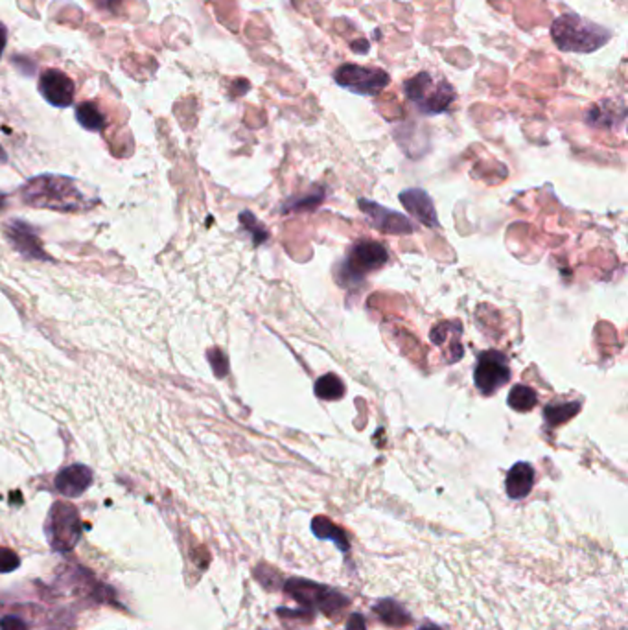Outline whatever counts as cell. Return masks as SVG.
Instances as JSON below:
<instances>
[{"label": "cell", "mask_w": 628, "mask_h": 630, "mask_svg": "<svg viewBox=\"0 0 628 630\" xmlns=\"http://www.w3.org/2000/svg\"><path fill=\"white\" fill-rule=\"evenodd\" d=\"M21 197L28 206L56 210V213H81L96 205L83 194L76 181L65 176L43 174L26 181Z\"/></svg>", "instance_id": "1"}, {"label": "cell", "mask_w": 628, "mask_h": 630, "mask_svg": "<svg viewBox=\"0 0 628 630\" xmlns=\"http://www.w3.org/2000/svg\"><path fill=\"white\" fill-rule=\"evenodd\" d=\"M551 37L562 52L590 54L608 43L612 32L577 14H564L551 24Z\"/></svg>", "instance_id": "2"}, {"label": "cell", "mask_w": 628, "mask_h": 630, "mask_svg": "<svg viewBox=\"0 0 628 630\" xmlns=\"http://www.w3.org/2000/svg\"><path fill=\"white\" fill-rule=\"evenodd\" d=\"M387 262L389 253L382 243L374 240H360L350 247L347 259L336 266L333 277H336L341 288H354L360 286L369 273L382 269Z\"/></svg>", "instance_id": "3"}, {"label": "cell", "mask_w": 628, "mask_h": 630, "mask_svg": "<svg viewBox=\"0 0 628 630\" xmlns=\"http://www.w3.org/2000/svg\"><path fill=\"white\" fill-rule=\"evenodd\" d=\"M405 96L424 114H441L450 109L455 100V89L446 79H437L428 72H421L405 81Z\"/></svg>", "instance_id": "4"}, {"label": "cell", "mask_w": 628, "mask_h": 630, "mask_svg": "<svg viewBox=\"0 0 628 630\" xmlns=\"http://www.w3.org/2000/svg\"><path fill=\"white\" fill-rule=\"evenodd\" d=\"M286 594L308 610H319L330 617L341 614L350 605L349 598L336 588L317 584L308 579H289L286 582Z\"/></svg>", "instance_id": "5"}, {"label": "cell", "mask_w": 628, "mask_h": 630, "mask_svg": "<svg viewBox=\"0 0 628 630\" xmlns=\"http://www.w3.org/2000/svg\"><path fill=\"white\" fill-rule=\"evenodd\" d=\"M45 533L54 552H72L81 536V518L77 509L67 501H56L49 513Z\"/></svg>", "instance_id": "6"}, {"label": "cell", "mask_w": 628, "mask_h": 630, "mask_svg": "<svg viewBox=\"0 0 628 630\" xmlns=\"http://www.w3.org/2000/svg\"><path fill=\"white\" fill-rule=\"evenodd\" d=\"M511 382V365L504 352L485 351L478 356L474 384L483 397H492Z\"/></svg>", "instance_id": "7"}, {"label": "cell", "mask_w": 628, "mask_h": 630, "mask_svg": "<svg viewBox=\"0 0 628 630\" xmlns=\"http://www.w3.org/2000/svg\"><path fill=\"white\" fill-rule=\"evenodd\" d=\"M336 81L343 89H349L356 95L376 96L389 86V74L380 68H369L361 65H343L336 70Z\"/></svg>", "instance_id": "8"}, {"label": "cell", "mask_w": 628, "mask_h": 630, "mask_svg": "<svg viewBox=\"0 0 628 630\" xmlns=\"http://www.w3.org/2000/svg\"><path fill=\"white\" fill-rule=\"evenodd\" d=\"M358 205L361 208V213L369 218V222L384 234L405 236V234L414 233V225L411 224V220H407V216L396 213V210H391L380 203L369 201L365 197L360 199Z\"/></svg>", "instance_id": "9"}, {"label": "cell", "mask_w": 628, "mask_h": 630, "mask_svg": "<svg viewBox=\"0 0 628 630\" xmlns=\"http://www.w3.org/2000/svg\"><path fill=\"white\" fill-rule=\"evenodd\" d=\"M39 93L54 107H70L76 96V86L63 70L47 68L39 76Z\"/></svg>", "instance_id": "10"}, {"label": "cell", "mask_w": 628, "mask_h": 630, "mask_svg": "<svg viewBox=\"0 0 628 630\" xmlns=\"http://www.w3.org/2000/svg\"><path fill=\"white\" fill-rule=\"evenodd\" d=\"M5 234L12 247L21 253L24 259H33V260H50L47 255V251L41 245V240L32 225L21 220H12L5 225Z\"/></svg>", "instance_id": "11"}, {"label": "cell", "mask_w": 628, "mask_h": 630, "mask_svg": "<svg viewBox=\"0 0 628 630\" xmlns=\"http://www.w3.org/2000/svg\"><path fill=\"white\" fill-rule=\"evenodd\" d=\"M400 203L411 216H414L418 222H423L430 229H439V218L437 210L433 205V199L430 194L423 188H407L400 192Z\"/></svg>", "instance_id": "12"}, {"label": "cell", "mask_w": 628, "mask_h": 630, "mask_svg": "<svg viewBox=\"0 0 628 630\" xmlns=\"http://www.w3.org/2000/svg\"><path fill=\"white\" fill-rule=\"evenodd\" d=\"M93 483V470L86 465H70L56 476V488L67 498H77Z\"/></svg>", "instance_id": "13"}, {"label": "cell", "mask_w": 628, "mask_h": 630, "mask_svg": "<svg viewBox=\"0 0 628 630\" xmlns=\"http://www.w3.org/2000/svg\"><path fill=\"white\" fill-rule=\"evenodd\" d=\"M532 485H534V469L529 463H525V461H520V463H516L507 472L505 488L511 499H523L532 490Z\"/></svg>", "instance_id": "14"}, {"label": "cell", "mask_w": 628, "mask_h": 630, "mask_svg": "<svg viewBox=\"0 0 628 630\" xmlns=\"http://www.w3.org/2000/svg\"><path fill=\"white\" fill-rule=\"evenodd\" d=\"M312 531L321 540H332L333 543L338 545V550L343 552V553H347L350 550L347 533L340 525H336L332 520H328L326 516H315L312 520Z\"/></svg>", "instance_id": "15"}, {"label": "cell", "mask_w": 628, "mask_h": 630, "mask_svg": "<svg viewBox=\"0 0 628 630\" xmlns=\"http://www.w3.org/2000/svg\"><path fill=\"white\" fill-rule=\"evenodd\" d=\"M374 612L389 626H405L411 623L409 612L393 599H382L374 605Z\"/></svg>", "instance_id": "16"}, {"label": "cell", "mask_w": 628, "mask_h": 630, "mask_svg": "<svg viewBox=\"0 0 628 630\" xmlns=\"http://www.w3.org/2000/svg\"><path fill=\"white\" fill-rule=\"evenodd\" d=\"M76 120L79 122V125H81L83 130L95 132V133L102 132L107 125L105 114L93 102H83V104H79L76 107Z\"/></svg>", "instance_id": "17"}, {"label": "cell", "mask_w": 628, "mask_h": 630, "mask_svg": "<svg viewBox=\"0 0 628 630\" xmlns=\"http://www.w3.org/2000/svg\"><path fill=\"white\" fill-rule=\"evenodd\" d=\"M582 409L580 402H562V404H548L543 407V418H546V425L551 428H557L568 420H571L575 415H578Z\"/></svg>", "instance_id": "18"}, {"label": "cell", "mask_w": 628, "mask_h": 630, "mask_svg": "<svg viewBox=\"0 0 628 630\" xmlns=\"http://www.w3.org/2000/svg\"><path fill=\"white\" fill-rule=\"evenodd\" d=\"M315 397L321 400H341L345 397V384L340 376L336 374H324L315 382Z\"/></svg>", "instance_id": "19"}, {"label": "cell", "mask_w": 628, "mask_h": 630, "mask_svg": "<svg viewBox=\"0 0 628 630\" xmlns=\"http://www.w3.org/2000/svg\"><path fill=\"white\" fill-rule=\"evenodd\" d=\"M507 404L511 409L518 411V413H527L531 409L536 407L538 404V395L534 389H531L529 386H523V384H516L509 397H507Z\"/></svg>", "instance_id": "20"}, {"label": "cell", "mask_w": 628, "mask_h": 630, "mask_svg": "<svg viewBox=\"0 0 628 630\" xmlns=\"http://www.w3.org/2000/svg\"><path fill=\"white\" fill-rule=\"evenodd\" d=\"M624 118V113L621 114H615V105H612L610 100H606L605 104L594 107L590 113H588V123L592 125H597V128H615L617 123H621Z\"/></svg>", "instance_id": "21"}, {"label": "cell", "mask_w": 628, "mask_h": 630, "mask_svg": "<svg viewBox=\"0 0 628 630\" xmlns=\"http://www.w3.org/2000/svg\"><path fill=\"white\" fill-rule=\"evenodd\" d=\"M460 335H463V324H460L459 321H444L432 330L430 340L433 345L446 347V343H450V340L460 342Z\"/></svg>", "instance_id": "22"}, {"label": "cell", "mask_w": 628, "mask_h": 630, "mask_svg": "<svg viewBox=\"0 0 628 630\" xmlns=\"http://www.w3.org/2000/svg\"><path fill=\"white\" fill-rule=\"evenodd\" d=\"M240 224L245 231L250 233V236H253L255 245H262L269 238V233L264 229V225L253 215L249 213V210H243V213L240 215Z\"/></svg>", "instance_id": "23"}, {"label": "cell", "mask_w": 628, "mask_h": 630, "mask_svg": "<svg viewBox=\"0 0 628 630\" xmlns=\"http://www.w3.org/2000/svg\"><path fill=\"white\" fill-rule=\"evenodd\" d=\"M206 358H208V363H211L214 374L218 378H225L227 372H229V360L227 356L220 351V349H211L206 352Z\"/></svg>", "instance_id": "24"}, {"label": "cell", "mask_w": 628, "mask_h": 630, "mask_svg": "<svg viewBox=\"0 0 628 630\" xmlns=\"http://www.w3.org/2000/svg\"><path fill=\"white\" fill-rule=\"evenodd\" d=\"M323 201V192H314L312 196H306L305 199H291L286 203V208L289 210H303V208H308V210H314L319 203Z\"/></svg>", "instance_id": "25"}, {"label": "cell", "mask_w": 628, "mask_h": 630, "mask_svg": "<svg viewBox=\"0 0 628 630\" xmlns=\"http://www.w3.org/2000/svg\"><path fill=\"white\" fill-rule=\"evenodd\" d=\"M21 566L17 553L10 548H0V573H12Z\"/></svg>", "instance_id": "26"}, {"label": "cell", "mask_w": 628, "mask_h": 630, "mask_svg": "<svg viewBox=\"0 0 628 630\" xmlns=\"http://www.w3.org/2000/svg\"><path fill=\"white\" fill-rule=\"evenodd\" d=\"M0 630H28V626L21 617L6 616L0 619Z\"/></svg>", "instance_id": "27"}, {"label": "cell", "mask_w": 628, "mask_h": 630, "mask_svg": "<svg viewBox=\"0 0 628 630\" xmlns=\"http://www.w3.org/2000/svg\"><path fill=\"white\" fill-rule=\"evenodd\" d=\"M347 630H367L365 628V621L360 614H352L349 617V623H347Z\"/></svg>", "instance_id": "28"}, {"label": "cell", "mask_w": 628, "mask_h": 630, "mask_svg": "<svg viewBox=\"0 0 628 630\" xmlns=\"http://www.w3.org/2000/svg\"><path fill=\"white\" fill-rule=\"evenodd\" d=\"M6 41H8V30L3 23H0V58H3V52L6 49Z\"/></svg>", "instance_id": "29"}, {"label": "cell", "mask_w": 628, "mask_h": 630, "mask_svg": "<svg viewBox=\"0 0 628 630\" xmlns=\"http://www.w3.org/2000/svg\"><path fill=\"white\" fill-rule=\"evenodd\" d=\"M95 3L100 6V3H102V0H95ZM114 3H118V0H104V5H102V8H113V5Z\"/></svg>", "instance_id": "30"}, {"label": "cell", "mask_w": 628, "mask_h": 630, "mask_svg": "<svg viewBox=\"0 0 628 630\" xmlns=\"http://www.w3.org/2000/svg\"><path fill=\"white\" fill-rule=\"evenodd\" d=\"M352 50H354V52H360V54H361V52H367V50H369V43L365 41V45H361V47L352 45Z\"/></svg>", "instance_id": "31"}, {"label": "cell", "mask_w": 628, "mask_h": 630, "mask_svg": "<svg viewBox=\"0 0 628 630\" xmlns=\"http://www.w3.org/2000/svg\"><path fill=\"white\" fill-rule=\"evenodd\" d=\"M8 162V155L6 151L3 150V146H0V164H6Z\"/></svg>", "instance_id": "32"}, {"label": "cell", "mask_w": 628, "mask_h": 630, "mask_svg": "<svg viewBox=\"0 0 628 630\" xmlns=\"http://www.w3.org/2000/svg\"><path fill=\"white\" fill-rule=\"evenodd\" d=\"M421 630H441V628L435 626V625H426V626H423Z\"/></svg>", "instance_id": "33"}]
</instances>
